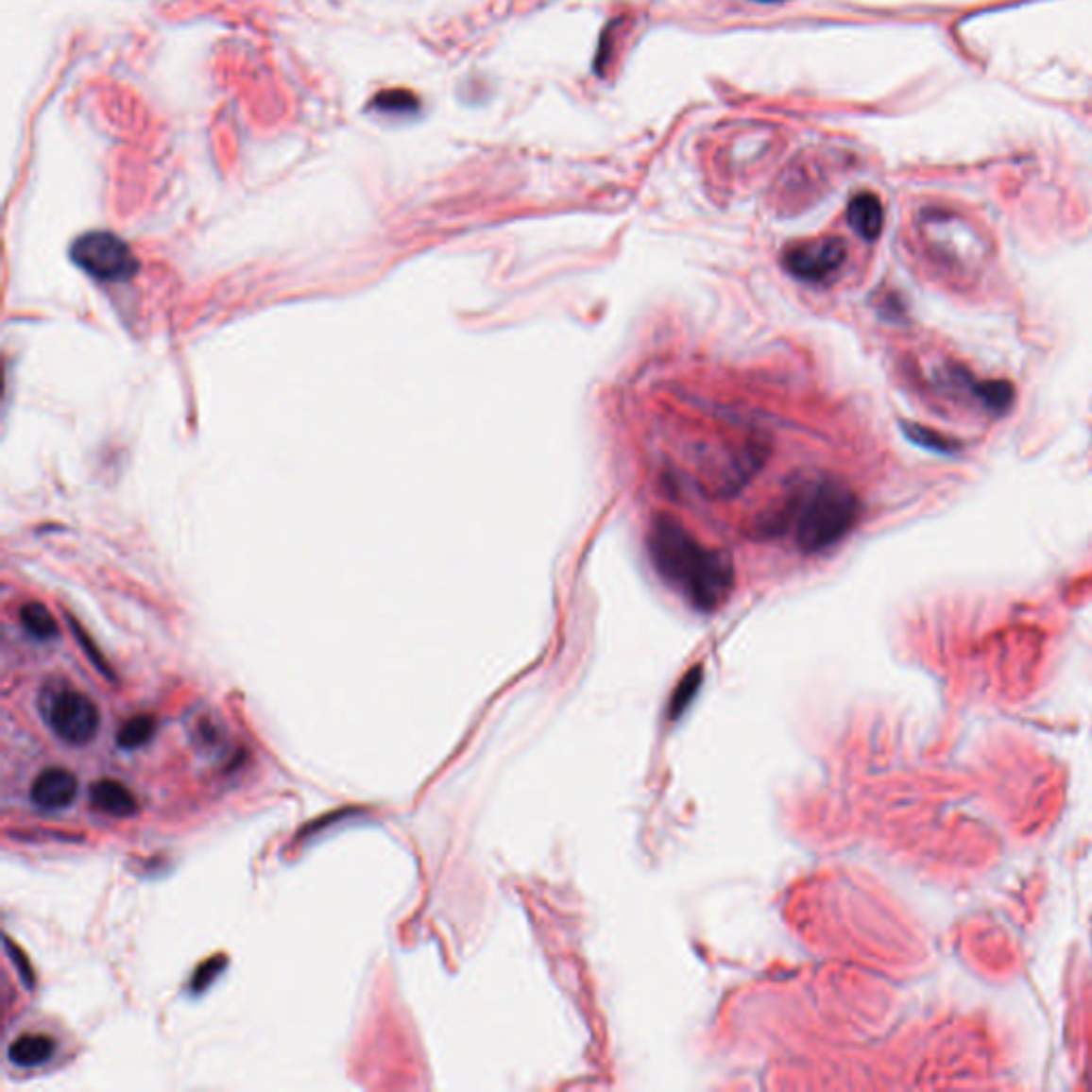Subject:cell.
I'll use <instances>...</instances> for the list:
<instances>
[{"instance_id": "obj_13", "label": "cell", "mask_w": 1092, "mask_h": 1092, "mask_svg": "<svg viewBox=\"0 0 1092 1092\" xmlns=\"http://www.w3.org/2000/svg\"><path fill=\"white\" fill-rule=\"evenodd\" d=\"M371 110L393 115L415 113L418 110V98L405 88H388L371 98Z\"/></svg>"}, {"instance_id": "obj_8", "label": "cell", "mask_w": 1092, "mask_h": 1092, "mask_svg": "<svg viewBox=\"0 0 1092 1092\" xmlns=\"http://www.w3.org/2000/svg\"><path fill=\"white\" fill-rule=\"evenodd\" d=\"M188 732H190V742H193V747L198 751V754L218 756L227 747L225 724L220 722L218 715H213L212 710H208V708H203V710H198V713L190 715Z\"/></svg>"}, {"instance_id": "obj_15", "label": "cell", "mask_w": 1092, "mask_h": 1092, "mask_svg": "<svg viewBox=\"0 0 1092 1092\" xmlns=\"http://www.w3.org/2000/svg\"><path fill=\"white\" fill-rule=\"evenodd\" d=\"M225 966H227V958H225V956H213V958H210L208 963H203V964L196 969L195 978H193V983H190V990H193V992H203L205 988L210 986V983H212L213 980L218 978V975L222 973V969H225Z\"/></svg>"}, {"instance_id": "obj_12", "label": "cell", "mask_w": 1092, "mask_h": 1092, "mask_svg": "<svg viewBox=\"0 0 1092 1092\" xmlns=\"http://www.w3.org/2000/svg\"><path fill=\"white\" fill-rule=\"evenodd\" d=\"M20 619L24 630L39 640H52L58 636V623L54 622L52 612H49L43 604L30 602L20 610Z\"/></svg>"}, {"instance_id": "obj_17", "label": "cell", "mask_w": 1092, "mask_h": 1092, "mask_svg": "<svg viewBox=\"0 0 1092 1092\" xmlns=\"http://www.w3.org/2000/svg\"><path fill=\"white\" fill-rule=\"evenodd\" d=\"M758 3H783V0H758Z\"/></svg>"}, {"instance_id": "obj_11", "label": "cell", "mask_w": 1092, "mask_h": 1092, "mask_svg": "<svg viewBox=\"0 0 1092 1092\" xmlns=\"http://www.w3.org/2000/svg\"><path fill=\"white\" fill-rule=\"evenodd\" d=\"M156 719L152 715H132L115 732V744L124 751L142 749L154 739Z\"/></svg>"}, {"instance_id": "obj_1", "label": "cell", "mask_w": 1092, "mask_h": 1092, "mask_svg": "<svg viewBox=\"0 0 1092 1092\" xmlns=\"http://www.w3.org/2000/svg\"><path fill=\"white\" fill-rule=\"evenodd\" d=\"M647 549L657 574L700 612L724 606L734 589V561L725 551L702 544L681 520L657 515L651 520Z\"/></svg>"}, {"instance_id": "obj_14", "label": "cell", "mask_w": 1092, "mask_h": 1092, "mask_svg": "<svg viewBox=\"0 0 1092 1092\" xmlns=\"http://www.w3.org/2000/svg\"><path fill=\"white\" fill-rule=\"evenodd\" d=\"M903 432L909 437V440L915 442L917 446H922V449H929V451H939V452H946L951 449V444L937 432H930V429L920 427V425H903Z\"/></svg>"}, {"instance_id": "obj_9", "label": "cell", "mask_w": 1092, "mask_h": 1092, "mask_svg": "<svg viewBox=\"0 0 1092 1092\" xmlns=\"http://www.w3.org/2000/svg\"><path fill=\"white\" fill-rule=\"evenodd\" d=\"M847 222L860 237L873 239L879 237L883 229V205L873 193H860L849 201Z\"/></svg>"}, {"instance_id": "obj_10", "label": "cell", "mask_w": 1092, "mask_h": 1092, "mask_svg": "<svg viewBox=\"0 0 1092 1092\" xmlns=\"http://www.w3.org/2000/svg\"><path fill=\"white\" fill-rule=\"evenodd\" d=\"M54 1054H56V1041L49 1035H43V1032H26V1035H20L9 1046V1052H7L9 1061L13 1065L24 1066V1069L45 1065Z\"/></svg>"}, {"instance_id": "obj_2", "label": "cell", "mask_w": 1092, "mask_h": 1092, "mask_svg": "<svg viewBox=\"0 0 1092 1092\" xmlns=\"http://www.w3.org/2000/svg\"><path fill=\"white\" fill-rule=\"evenodd\" d=\"M860 520V500L847 483L817 474L793 486L785 500L781 523L790 529L800 551H828Z\"/></svg>"}, {"instance_id": "obj_7", "label": "cell", "mask_w": 1092, "mask_h": 1092, "mask_svg": "<svg viewBox=\"0 0 1092 1092\" xmlns=\"http://www.w3.org/2000/svg\"><path fill=\"white\" fill-rule=\"evenodd\" d=\"M90 805L110 817H130L137 813L139 802L127 785L113 779L94 781L90 785Z\"/></svg>"}, {"instance_id": "obj_16", "label": "cell", "mask_w": 1092, "mask_h": 1092, "mask_svg": "<svg viewBox=\"0 0 1092 1092\" xmlns=\"http://www.w3.org/2000/svg\"><path fill=\"white\" fill-rule=\"evenodd\" d=\"M5 947H7V951H9V958H11V961H13V964L18 966V973L22 975L24 983H26L28 988L35 986V978H32V969H30V966H28L26 958H24L22 951H20L18 947H15L9 939H5Z\"/></svg>"}, {"instance_id": "obj_6", "label": "cell", "mask_w": 1092, "mask_h": 1092, "mask_svg": "<svg viewBox=\"0 0 1092 1092\" xmlns=\"http://www.w3.org/2000/svg\"><path fill=\"white\" fill-rule=\"evenodd\" d=\"M77 776L66 768H45L37 775L30 788V800L43 810H62L77 798Z\"/></svg>"}, {"instance_id": "obj_5", "label": "cell", "mask_w": 1092, "mask_h": 1092, "mask_svg": "<svg viewBox=\"0 0 1092 1092\" xmlns=\"http://www.w3.org/2000/svg\"><path fill=\"white\" fill-rule=\"evenodd\" d=\"M847 259V246L841 237H819L810 242L788 246L783 252V267L805 282H826Z\"/></svg>"}, {"instance_id": "obj_4", "label": "cell", "mask_w": 1092, "mask_h": 1092, "mask_svg": "<svg viewBox=\"0 0 1092 1092\" xmlns=\"http://www.w3.org/2000/svg\"><path fill=\"white\" fill-rule=\"evenodd\" d=\"M71 259L79 269L103 282H120L135 276L139 263L127 242L107 230H93L76 239Z\"/></svg>"}, {"instance_id": "obj_3", "label": "cell", "mask_w": 1092, "mask_h": 1092, "mask_svg": "<svg viewBox=\"0 0 1092 1092\" xmlns=\"http://www.w3.org/2000/svg\"><path fill=\"white\" fill-rule=\"evenodd\" d=\"M41 713L58 739L69 744H86L101 727V710L94 700L69 685H49L41 693Z\"/></svg>"}]
</instances>
